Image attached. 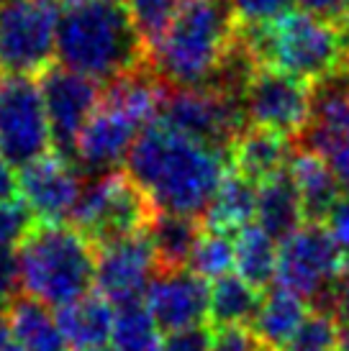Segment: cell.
<instances>
[{"mask_svg":"<svg viewBox=\"0 0 349 351\" xmlns=\"http://www.w3.org/2000/svg\"><path fill=\"white\" fill-rule=\"evenodd\" d=\"M149 54L152 72L167 90H236L254 67L232 0H180Z\"/></svg>","mask_w":349,"mask_h":351,"instance_id":"cell-1","label":"cell"},{"mask_svg":"<svg viewBox=\"0 0 349 351\" xmlns=\"http://www.w3.org/2000/svg\"><path fill=\"white\" fill-rule=\"evenodd\" d=\"M226 152L183 136L165 123H152L126 156V175L155 213L203 221L226 172Z\"/></svg>","mask_w":349,"mask_h":351,"instance_id":"cell-2","label":"cell"},{"mask_svg":"<svg viewBox=\"0 0 349 351\" xmlns=\"http://www.w3.org/2000/svg\"><path fill=\"white\" fill-rule=\"evenodd\" d=\"M149 44L121 0H62L57 57L93 82H116L144 67Z\"/></svg>","mask_w":349,"mask_h":351,"instance_id":"cell-3","label":"cell"},{"mask_svg":"<svg viewBox=\"0 0 349 351\" xmlns=\"http://www.w3.org/2000/svg\"><path fill=\"white\" fill-rule=\"evenodd\" d=\"M167 88L155 72H134L111 82L100 106L82 128L75 147V165L90 175L116 172L136 144V138L152 126L165 100Z\"/></svg>","mask_w":349,"mask_h":351,"instance_id":"cell-4","label":"cell"},{"mask_svg":"<svg viewBox=\"0 0 349 351\" xmlns=\"http://www.w3.org/2000/svg\"><path fill=\"white\" fill-rule=\"evenodd\" d=\"M19 259L23 293L52 308L85 298L95 285V246L72 223H34Z\"/></svg>","mask_w":349,"mask_h":351,"instance_id":"cell-5","label":"cell"},{"mask_svg":"<svg viewBox=\"0 0 349 351\" xmlns=\"http://www.w3.org/2000/svg\"><path fill=\"white\" fill-rule=\"evenodd\" d=\"M242 36L257 67L278 69L303 82L319 85L347 69L341 31L306 10H291L264 29H242Z\"/></svg>","mask_w":349,"mask_h":351,"instance_id":"cell-6","label":"cell"},{"mask_svg":"<svg viewBox=\"0 0 349 351\" xmlns=\"http://www.w3.org/2000/svg\"><path fill=\"white\" fill-rule=\"evenodd\" d=\"M344 252L324 223H303L278 244L275 285L291 290L311 311L334 313L337 287L344 272Z\"/></svg>","mask_w":349,"mask_h":351,"instance_id":"cell-7","label":"cell"},{"mask_svg":"<svg viewBox=\"0 0 349 351\" xmlns=\"http://www.w3.org/2000/svg\"><path fill=\"white\" fill-rule=\"evenodd\" d=\"M152 218L155 208L134 180L126 172H106L82 185L69 223L98 249L118 239L142 234Z\"/></svg>","mask_w":349,"mask_h":351,"instance_id":"cell-8","label":"cell"},{"mask_svg":"<svg viewBox=\"0 0 349 351\" xmlns=\"http://www.w3.org/2000/svg\"><path fill=\"white\" fill-rule=\"evenodd\" d=\"M159 123L226 154H232L234 141L247 131L239 93L218 85L167 90Z\"/></svg>","mask_w":349,"mask_h":351,"instance_id":"cell-9","label":"cell"},{"mask_svg":"<svg viewBox=\"0 0 349 351\" xmlns=\"http://www.w3.org/2000/svg\"><path fill=\"white\" fill-rule=\"evenodd\" d=\"M62 0H3L0 3V69L31 77L47 72L57 54Z\"/></svg>","mask_w":349,"mask_h":351,"instance_id":"cell-10","label":"cell"},{"mask_svg":"<svg viewBox=\"0 0 349 351\" xmlns=\"http://www.w3.org/2000/svg\"><path fill=\"white\" fill-rule=\"evenodd\" d=\"M244 123L272 131L278 136H303L313 110V90L308 82L270 67L249 69L239 88Z\"/></svg>","mask_w":349,"mask_h":351,"instance_id":"cell-11","label":"cell"},{"mask_svg":"<svg viewBox=\"0 0 349 351\" xmlns=\"http://www.w3.org/2000/svg\"><path fill=\"white\" fill-rule=\"evenodd\" d=\"M49 128L39 82L23 75L0 77V159L23 167L49 154Z\"/></svg>","mask_w":349,"mask_h":351,"instance_id":"cell-12","label":"cell"},{"mask_svg":"<svg viewBox=\"0 0 349 351\" xmlns=\"http://www.w3.org/2000/svg\"><path fill=\"white\" fill-rule=\"evenodd\" d=\"M306 149L319 154L349 193V72L324 80L313 90V110L306 131Z\"/></svg>","mask_w":349,"mask_h":351,"instance_id":"cell-13","label":"cell"},{"mask_svg":"<svg viewBox=\"0 0 349 351\" xmlns=\"http://www.w3.org/2000/svg\"><path fill=\"white\" fill-rule=\"evenodd\" d=\"M39 88L44 95V108H47L52 141L57 147V154L75 162L78 138L100 106L103 93L98 88V82L67 67H49L41 75Z\"/></svg>","mask_w":349,"mask_h":351,"instance_id":"cell-14","label":"cell"},{"mask_svg":"<svg viewBox=\"0 0 349 351\" xmlns=\"http://www.w3.org/2000/svg\"><path fill=\"white\" fill-rule=\"evenodd\" d=\"M157 269V256L146 231L95 249V290L111 305L142 300Z\"/></svg>","mask_w":349,"mask_h":351,"instance_id":"cell-15","label":"cell"},{"mask_svg":"<svg viewBox=\"0 0 349 351\" xmlns=\"http://www.w3.org/2000/svg\"><path fill=\"white\" fill-rule=\"evenodd\" d=\"M19 182L21 200L39 223H67L82 193L80 167L57 152L23 167Z\"/></svg>","mask_w":349,"mask_h":351,"instance_id":"cell-16","label":"cell"},{"mask_svg":"<svg viewBox=\"0 0 349 351\" xmlns=\"http://www.w3.org/2000/svg\"><path fill=\"white\" fill-rule=\"evenodd\" d=\"M211 287L203 277L185 269H159L144 295L146 311L152 313L162 333L188 331L208 326Z\"/></svg>","mask_w":349,"mask_h":351,"instance_id":"cell-17","label":"cell"},{"mask_svg":"<svg viewBox=\"0 0 349 351\" xmlns=\"http://www.w3.org/2000/svg\"><path fill=\"white\" fill-rule=\"evenodd\" d=\"M308 313L311 305L303 298L272 285L262 295L260 311L249 328L267 351H288L295 333L301 331L303 321L308 318Z\"/></svg>","mask_w":349,"mask_h":351,"instance_id":"cell-18","label":"cell"},{"mask_svg":"<svg viewBox=\"0 0 349 351\" xmlns=\"http://www.w3.org/2000/svg\"><path fill=\"white\" fill-rule=\"evenodd\" d=\"M288 175H291L295 193L301 197L306 223H324L329 218L331 208L341 197V187L329 165L308 149H298L291 156Z\"/></svg>","mask_w":349,"mask_h":351,"instance_id":"cell-19","label":"cell"},{"mask_svg":"<svg viewBox=\"0 0 349 351\" xmlns=\"http://www.w3.org/2000/svg\"><path fill=\"white\" fill-rule=\"evenodd\" d=\"M291 138L278 136L272 131H262V128H247L234 141L229 159L234 162V172L260 185L264 180L285 172L291 165Z\"/></svg>","mask_w":349,"mask_h":351,"instance_id":"cell-20","label":"cell"},{"mask_svg":"<svg viewBox=\"0 0 349 351\" xmlns=\"http://www.w3.org/2000/svg\"><path fill=\"white\" fill-rule=\"evenodd\" d=\"M54 315H57L59 331L65 336L67 346L78 351L106 346V341H111L116 308L103 295L95 293L62 305V308H57Z\"/></svg>","mask_w":349,"mask_h":351,"instance_id":"cell-21","label":"cell"},{"mask_svg":"<svg viewBox=\"0 0 349 351\" xmlns=\"http://www.w3.org/2000/svg\"><path fill=\"white\" fill-rule=\"evenodd\" d=\"M303 223H306V218H303L301 197L295 193V185H293L288 169L260 182L254 226H260L264 234L272 236L280 244L282 239H288Z\"/></svg>","mask_w":349,"mask_h":351,"instance_id":"cell-22","label":"cell"},{"mask_svg":"<svg viewBox=\"0 0 349 351\" xmlns=\"http://www.w3.org/2000/svg\"><path fill=\"white\" fill-rule=\"evenodd\" d=\"M257 193H260L257 182L247 180L239 172H229L223 177L214 203L205 210L203 228L236 236L242 228L252 226L254 213H257Z\"/></svg>","mask_w":349,"mask_h":351,"instance_id":"cell-23","label":"cell"},{"mask_svg":"<svg viewBox=\"0 0 349 351\" xmlns=\"http://www.w3.org/2000/svg\"><path fill=\"white\" fill-rule=\"evenodd\" d=\"M10 339L23 351H67V341L59 331L57 315L49 305L21 295L8 311Z\"/></svg>","mask_w":349,"mask_h":351,"instance_id":"cell-24","label":"cell"},{"mask_svg":"<svg viewBox=\"0 0 349 351\" xmlns=\"http://www.w3.org/2000/svg\"><path fill=\"white\" fill-rule=\"evenodd\" d=\"M201 234H203V221H198V218L155 213L152 223L146 226V236L155 249L157 267L159 269H185Z\"/></svg>","mask_w":349,"mask_h":351,"instance_id":"cell-25","label":"cell"},{"mask_svg":"<svg viewBox=\"0 0 349 351\" xmlns=\"http://www.w3.org/2000/svg\"><path fill=\"white\" fill-rule=\"evenodd\" d=\"M262 295L239 274H223L211 285V302H208V326L211 328H229V326H252L260 311Z\"/></svg>","mask_w":349,"mask_h":351,"instance_id":"cell-26","label":"cell"},{"mask_svg":"<svg viewBox=\"0 0 349 351\" xmlns=\"http://www.w3.org/2000/svg\"><path fill=\"white\" fill-rule=\"evenodd\" d=\"M278 267V241L260 226H247L234 236V269L254 290H267L275 285Z\"/></svg>","mask_w":349,"mask_h":351,"instance_id":"cell-27","label":"cell"},{"mask_svg":"<svg viewBox=\"0 0 349 351\" xmlns=\"http://www.w3.org/2000/svg\"><path fill=\"white\" fill-rule=\"evenodd\" d=\"M111 343L116 351H159L162 331L146 311L144 300L116 305Z\"/></svg>","mask_w":349,"mask_h":351,"instance_id":"cell-28","label":"cell"},{"mask_svg":"<svg viewBox=\"0 0 349 351\" xmlns=\"http://www.w3.org/2000/svg\"><path fill=\"white\" fill-rule=\"evenodd\" d=\"M188 269L195 272L198 277L208 280H218L223 274H232L234 269V236L232 234H218V231H208L198 239Z\"/></svg>","mask_w":349,"mask_h":351,"instance_id":"cell-29","label":"cell"},{"mask_svg":"<svg viewBox=\"0 0 349 351\" xmlns=\"http://www.w3.org/2000/svg\"><path fill=\"white\" fill-rule=\"evenodd\" d=\"M339 331L341 326L334 313L311 311L288 351H334L339 341Z\"/></svg>","mask_w":349,"mask_h":351,"instance_id":"cell-30","label":"cell"},{"mask_svg":"<svg viewBox=\"0 0 349 351\" xmlns=\"http://www.w3.org/2000/svg\"><path fill=\"white\" fill-rule=\"evenodd\" d=\"M128 8V13L134 16L136 26L142 31V36L146 39V44L152 47L165 29L170 26V21L174 16V8L180 0H121Z\"/></svg>","mask_w":349,"mask_h":351,"instance_id":"cell-31","label":"cell"},{"mask_svg":"<svg viewBox=\"0 0 349 351\" xmlns=\"http://www.w3.org/2000/svg\"><path fill=\"white\" fill-rule=\"evenodd\" d=\"M234 13L239 26L247 31L264 29L282 16H288L295 5V0H232Z\"/></svg>","mask_w":349,"mask_h":351,"instance_id":"cell-32","label":"cell"},{"mask_svg":"<svg viewBox=\"0 0 349 351\" xmlns=\"http://www.w3.org/2000/svg\"><path fill=\"white\" fill-rule=\"evenodd\" d=\"M36 223V218L31 215L23 200L0 205V249L3 246H16L23 241V236L29 234Z\"/></svg>","mask_w":349,"mask_h":351,"instance_id":"cell-33","label":"cell"},{"mask_svg":"<svg viewBox=\"0 0 349 351\" xmlns=\"http://www.w3.org/2000/svg\"><path fill=\"white\" fill-rule=\"evenodd\" d=\"M23 280H21V259L19 249L3 246L0 249V308L13 305L21 298Z\"/></svg>","mask_w":349,"mask_h":351,"instance_id":"cell-34","label":"cell"},{"mask_svg":"<svg viewBox=\"0 0 349 351\" xmlns=\"http://www.w3.org/2000/svg\"><path fill=\"white\" fill-rule=\"evenodd\" d=\"M211 341H214V328L198 326V328H188V331L167 333L159 351H211Z\"/></svg>","mask_w":349,"mask_h":351,"instance_id":"cell-35","label":"cell"},{"mask_svg":"<svg viewBox=\"0 0 349 351\" xmlns=\"http://www.w3.org/2000/svg\"><path fill=\"white\" fill-rule=\"evenodd\" d=\"M262 343L252 328L247 326H229V328H214L211 351H260Z\"/></svg>","mask_w":349,"mask_h":351,"instance_id":"cell-36","label":"cell"},{"mask_svg":"<svg viewBox=\"0 0 349 351\" xmlns=\"http://www.w3.org/2000/svg\"><path fill=\"white\" fill-rule=\"evenodd\" d=\"M324 226H326V231L331 234V239L339 244L341 252L349 254V193L337 200V205L331 208V213L324 221Z\"/></svg>","mask_w":349,"mask_h":351,"instance_id":"cell-37","label":"cell"},{"mask_svg":"<svg viewBox=\"0 0 349 351\" xmlns=\"http://www.w3.org/2000/svg\"><path fill=\"white\" fill-rule=\"evenodd\" d=\"M301 3L303 10L316 16L321 21H329L334 26H344V21L349 16V0H295Z\"/></svg>","mask_w":349,"mask_h":351,"instance_id":"cell-38","label":"cell"},{"mask_svg":"<svg viewBox=\"0 0 349 351\" xmlns=\"http://www.w3.org/2000/svg\"><path fill=\"white\" fill-rule=\"evenodd\" d=\"M21 200V182L16 167H10L5 159H0V205Z\"/></svg>","mask_w":349,"mask_h":351,"instance_id":"cell-39","label":"cell"},{"mask_svg":"<svg viewBox=\"0 0 349 351\" xmlns=\"http://www.w3.org/2000/svg\"><path fill=\"white\" fill-rule=\"evenodd\" d=\"M334 315L341 326L349 328V254L344 259V272H341L339 287H337V300H334Z\"/></svg>","mask_w":349,"mask_h":351,"instance_id":"cell-40","label":"cell"},{"mask_svg":"<svg viewBox=\"0 0 349 351\" xmlns=\"http://www.w3.org/2000/svg\"><path fill=\"white\" fill-rule=\"evenodd\" d=\"M5 343H10V326H8V315H5V311L0 308V349H3Z\"/></svg>","mask_w":349,"mask_h":351,"instance_id":"cell-41","label":"cell"},{"mask_svg":"<svg viewBox=\"0 0 349 351\" xmlns=\"http://www.w3.org/2000/svg\"><path fill=\"white\" fill-rule=\"evenodd\" d=\"M341 39H344V59H347V72H349V16L344 21V29H341Z\"/></svg>","mask_w":349,"mask_h":351,"instance_id":"cell-42","label":"cell"},{"mask_svg":"<svg viewBox=\"0 0 349 351\" xmlns=\"http://www.w3.org/2000/svg\"><path fill=\"white\" fill-rule=\"evenodd\" d=\"M78 351H116L113 346H93V349H78Z\"/></svg>","mask_w":349,"mask_h":351,"instance_id":"cell-43","label":"cell"},{"mask_svg":"<svg viewBox=\"0 0 349 351\" xmlns=\"http://www.w3.org/2000/svg\"><path fill=\"white\" fill-rule=\"evenodd\" d=\"M0 351H23V349H21L19 343H5V346H3Z\"/></svg>","mask_w":349,"mask_h":351,"instance_id":"cell-44","label":"cell"},{"mask_svg":"<svg viewBox=\"0 0 349 351\" xmlns=\"http://www.w3.org/2000/svg\"><path fill=\"white\" fill-rule=\"evenodd\" d=\"M260 351H267V349H264V346H262V349H260Z\"/></svg>","mask_w":349,"mask_h":351,"instance_id":"cell-45","label":"cell"},{"mask_svg":"<svg viewBox=\"0 0 349 351\" xmlns=\"http://www.w3.org/2000/svg\"><path fill=\"white\" fill-rule=\"evenodd\" d=\"M0 3H3V0H0Z\"/></svg>","mask_w":349,"mask_h":351,"instance_id":"cell-46","label":"cell"}]
</instances>
